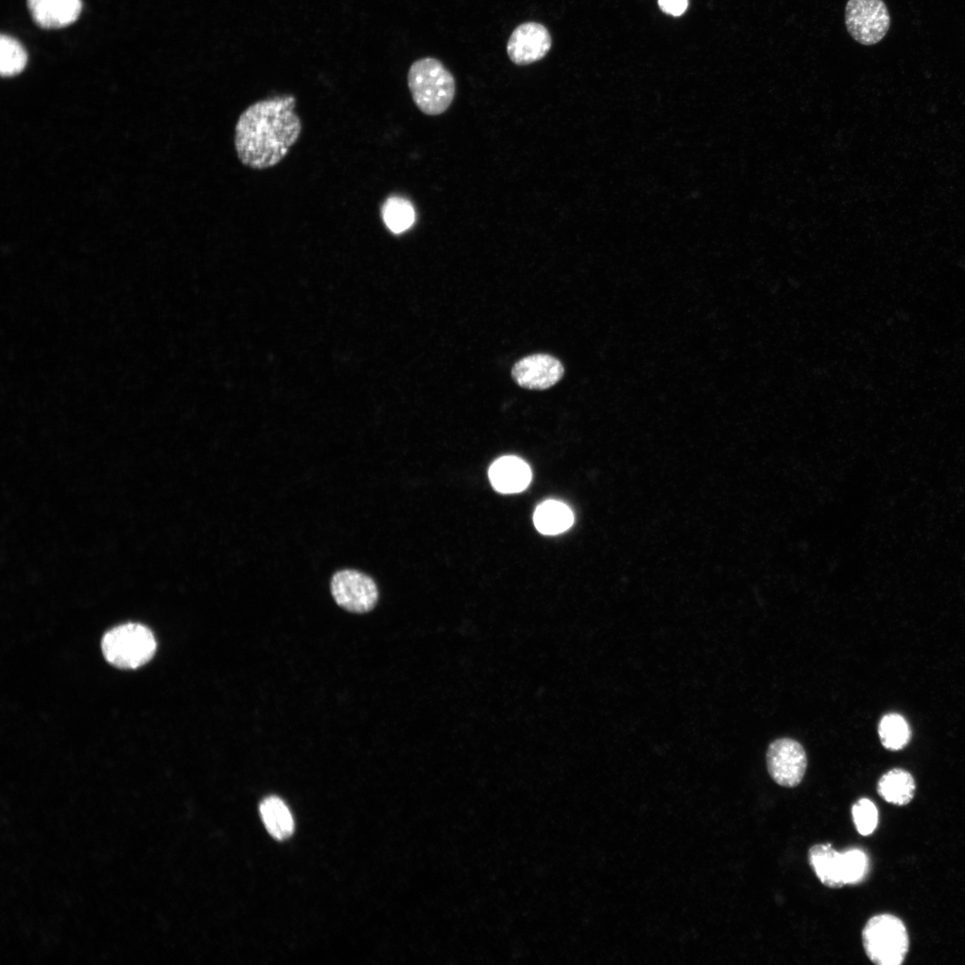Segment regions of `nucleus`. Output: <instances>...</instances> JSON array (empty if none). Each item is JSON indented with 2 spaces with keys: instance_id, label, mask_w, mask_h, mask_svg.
<instances>
[{
  "instance_id": "obj_15",
  "label": "nucleus",
  "mask_w": 965,
  "mask_h": 965,
  "mask_svg": "<svg viewBox=\"0 0 965 965\" xmlns=\"http://www.w3.org/2000/svg\"><path fill=\"white\" fill-rule=\"evenodd\" d=\"M536 529L543 534H558L574 523L571 509L562 502L547 500L537 507L533 515Z\"/></svg>"
},
{
  "instance_id": "obj_18",
  "label": "nucleus",
  "mask_w": 965,
  "mask_h": 965,
  "mask_svg": "<svg viewBox=\"0 0 965 965\" xmlns=\"http://www.w3.org/2000/svg\"><path fill=\"white\" fill-rule=\"evenodd\" d=\"M27 63V54L22 46L14 38L2 35L0 39V71L3 76H13L20 73Z\"/></svg>"
},
{
  "instance_id": "obj_6",
  "label": "nucleus",
  "mask_w": 965,
  "mask_h": 965,
  "mask_svg": "<svg viewBox=\"0 0 965 965\" xmlns=\"http://www.w3.org/2000/svg\"><path fill=\"white\" fill-rule=\"evenodd\" d=\"M331 592L339 606L353 613L368 612L378 600V590L373 580L356 570L336 572L331 577Z\"/></svg>"
},
{
  "instance_id": "obj_20",
  "label": "nucleus",
  "mask_w": 965,
  "mask_h": 965,
  "mask_svg": "<svg viewBox=\"0 0 965 965\" xmlns=\"http://www.w3.org/2000/svg\"><path fill=\"white\" fill-rule=\"evenodd\" d=\"M852 816L857 831L869 835L877 828L878 811L873 801L867 798L858 800L852 807Z\"/></svg>"
},
{
  "instance_id": "obj_8",
  "label": "nucleus",
  "mask_w": 965,
  "mask_h": 965,
  "mask_svg": "<svg viewBox=\"0 0 965 965\" xmlns=\"http://www.w3.org/2000/svg\"><path fill=\"white\" fill-rule=\"evenodd\" d=\"M550 46L548 29L541 23L528 21L513 30L507 43V53L515 64L526 65L544 57Z\"/></svg>"
},
{
  "instance_id": "obj_2",
  "label": "nucleus",
  "mask_w": 965,
  "mask_h": 965,
  "mask_svg": "<svg viewBox=\"0 0 965 965\" xmlns=\"http://www.w3.org/2000/svg\"><path fill=\"white\" fill-rule=\"evenodd\" d=\"M407 83L414 103L427 115L444 113L456 93L453 75L441 61L432 57L422 58L411 64Z\"/></svg>"
},
{
  "instance_id": "obj_16",
  "label": "nucleus",
  "mask_w": 965,
  "mask_h": 965,
  "mask_svg": "<svg viewBox=\"0 0 965 965\" xmlns=\"http://www.w3.org/2000/svg\"><path fill=\"white\" fill-rule=\"evenodd\" d=\"M382 216L385 225L394 233L407 230L415 221L413 205L401 197H390L382 206Z\"/></svg>"
},
{
  "instance_id": "obj_9",
  "label": "nucleus",
  "mask_w": 965,
  "mask_h": 965,
  "mask_svg": "<svg viewBox=\"0 0 965 965\" xmlns=\"http://www.w3.org/2000/svg\"><path fill=\"white\" fill-rule=\"evenodd\" d=\"M562 364L546 354L525 357L515 364L512 377L521 387L530 390H546L556 384L563 376Z\"/></svg>"
},
{
  "instance_id": "obj_10",
  "label": "nucleus",
  "mask_w": 965,
  "mask_h": 965,
  "mask_svg": "<svg viewBox=\"0 0 965 965\" xmlns=\"http://www.w3.org/2000/svg\"><path fill=\"white\" fill-rule=\"evenodd\" d=\"M492 487L501 493H516L530 483L532 472L523 459L515 456L502 457L492 463L489 469Z\"/></svg>"
},
{
  "instance_id": "obj_3",
  "label": "nucleus",
  "mask_w": 965,
  "mask_h": 965,
  "mask_svg": "<svg viewBox=\"0 0 965 965\" xmlns=\"http://www.w3.org/2000/svg\"><path fill=\"white\" fill-rule=\"evenodd\" d=\"M156 642L152 632L140 624H124L108 631L102 639L105 659L123 669H134L154 656Z\"/></svg>"
},
{
  "instance_id": "obj_17",
  "label": "nucleus",
  "mask_w": 965,
  "mask_h": 965,
  "mask_svg": "<svg viewBox=\"0 0 965 965\" xmlns=\"http://www.w3.org/2000/svg\"><path fill=\"white\" fill-rule=\"evenodd\" d=\"M878 734L882 744L889 750L903 748L910 740V730L907 721L899 714L891 713L884 716L878 726Z\"/></svg>"
},
{
  "instance_id": "obj_13",
  "label": "nucleus",
  "mask_w": 965,
  "mask_h": 965,
  "mask_svg": "<svg viewBox=\"0 0 965 965\" xmlns=\"http://www.w3.org/2000/svg\"><path fill=\"white\" fill-rule=\"evenodd\" d=\"M260 814L269 834L277 840L289 838L294 831V820L285 802L269 796L260 804Z\"/></svg>"
},
{
  "instance_id": "obj_19",
  "label": "nucleus",
  "mask_w": 965,
  "mask_h": 965,
  "mask_svg": "<svg viewBox=\"0 0 965 965\" xmlns=\"http://www.w3.org/2000/svg\"><path fill=\"white\" fill-rule=\"evenodd\" d=\"M843 883L855 885L862 881L868 870V858L859 848H851L842 852Z\"/></svg>"
},
{
  "instance_id": "obj_7",
  "label": "nucleus",
  "mask_w": 965,
  "mask_h": 965,
  "mask_svg": "<svg viewBox=\"0 0 965 965\" xmlns=\"http://www.w3.org/2000/svg\"><path fill=\"white\" fill-rule=\"evenodd\" d=\"M768 770L779 785L794 787L805 774L807 757L803 747L795 740L781 738L770 743L767 752Z\"/></svg>"
},
{
  "instance_id": "obj_12",
  "label": "nucleus",
  "mask_w": 965,
  "mask_h": 965,
  "mask_svg": "<svg viewBox=\"0 0 965 965\" xmlns=\"http://www.w3.org/2000/svg\"><path fill=\"white\" fill-rule=\"evenodd\" d=\"M810 867L820 882L830 888H841L843 883L842 852H836L830 843L811 846L808 852Z\"/></svg>"
},
{
  "instance_id": "obj_21",
  "label": "nucleus",
  "mask_w": 965,
  "mask_h": 965,
  "mask_svg": "<svg viewBox=\"0 0 965 965\" xmlns=\"http://www.w3.org/2000/svg\"><path fill=\"white\" fill-rule=\"evenodd\" d=\"M661 10L668 14L681 15L687 8L688 0H658Z\"/></svg>"
},
{
  "instance_id": "obj_5",
  "label": "nucleus",
  "mask_w": 965,
  "mask_h": 965,
  "mask_svg": "<svg viewBox=\"0 0 965 965\" xmlns=\"http://www.w3.org/2000/svg\"><path fill=\"white\" fill-rule=\"evenodd\" d=\"M844 18L848 33L864 46L880 42L891 24L890 13L883 0H848Z\"/></svg>"
},
{
  "instance_id": "obj_14",
  "label": "nucleus",
  "mask_w": 965,
  "mask_h": 965,
  "mask_svg": "<svg viewBox=\"0 0 965 965\" xmlns=\"http://www.w3.org/2000/svg\"><path fill=\"white\" fill-rule=\"evenodd\" d=\"M878 794L887 802L902 806L908 804L915 793V782L906 770L894 768L885 773L877 783Z\"/></svg>"
},
{
  "instance_id": "obj_4",
  "label": "nucleus",
  "mask_w": 965,
  "mask_h": 965,
  "mask_svg": "<svg viewBox=\"0 0 965 965\" xmlns=\"http://www.w3.org/2000/svg\"><path fill=\"white\" fill-rule=\"evenodd\" d=\"M862 944L868 959L877 965H899L909 949L903 922L891 914L870 918L862 930Z\"/></svg>"
},
{
  "instance_id": "obj_1",
  "label": "nucleus",
  "mask_w": 965,
  "mask_h": 965,
  "mask_svg": "<svg viewBox=\"0 0 965 965\" xmlns=\"http://www.w3.org/2000/svg\"><path fill=\"white\" fill-rule=\"evenodd\" d=\"M292 95H275L248 105L234 127L233 144L239 161L253 170L281 164L298 141L303 122Z\"/></svg>"
},
{
  "instance_id": "obj_11",
  "label": "nucleus",
  "mask_w": 965,
  "mask_h": 965,
  "mask_svg": "<svg viewBox=\"0 0 965 965\" xmlns=\"http://www.w3.org/2000/svg\"><path fill=\"white\" fill-rule=\"evenodd\" d=\"M35 22L47 29L63 28L77 20L81 11L80 0H28Z\"/></svg>"
}]
</instances>
